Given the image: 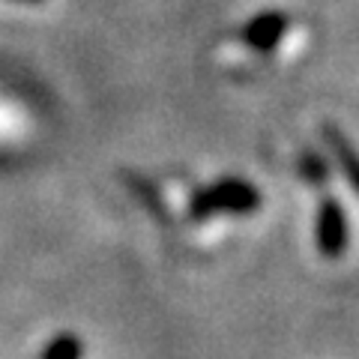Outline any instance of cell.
I'll use <instances>...</instances> for the list:
<instances>
[{
  "instance_id": "6",
  "label": "cell",
  "mask_w": 359,
  "mask_h": 359,
  "mask_svg": "<svg viewBox=\"0 0 359 359\" xmlns=\"http://www.w3.org/2000/svg\"><path fill=\"white\" fill-rule=\"evenodd\" d=\"M25 4H36V0H25Z\"/></svg>"
},
{
  "instance_id": "1",
  "label": "cell",
  "mask_w": 359,
  "mask_h": 359,
  "mask_svg": "<svg viewBox=\"0 0 359 359\" xmlns=\"http://www.w3.org/2000/svg\"><path fill=\"white\" fill-rule=\"evenodd\" d=\"M257 204V192L252 186L240 183V180H224L216 189H207L204 195L195 201V212H219V210H252Z\"/></svg>"
},
{
  "instance_id": "5",
  "label": "cell",
  "mask_w": 359,
  "mask_h": 359,
  "mask_svg": "<svg viewBox=\"0 0 359 359\" xmlns=\"http://www.w3.org/2000/svg\"><path fill=\"white\" fill-rule=\"evenodd\" d=\"M78 356H81V344H78V339H72V335L54 339L42 353V359H78Z\"/></svg>"
},
{
  "instance_id": "4",
  "label": "cell",
  "mask_w": 359,
  "mask_h": 359,
  "mask_svg": "<svg viewBox=\"0 0 359 359\" xmlns=\"http://www.w3.org/2000/svg\"><path fill=\"white\" fill-rule=\"evenodd\" d=\"M323 138H327V144H330V150L335 153V159H339V165H341V171H344V177L353 183V189L359 192V156H356V150L347 144V138L341 132H335L332 126H327L323 129Z\"/></svg>"
},
{
  "instance_id": "3",
  "label": "cell",
  "mask_w": 359,
  "mask_h": 359,
  "mask_svg": "<svg viewBox=\"0 0 359 359\" xmlns=\"http://www.w3.org/2000/svg\"><path fill=\"white\" fill-rule=\"evenodd\" d=\"M287 27V18L282 13H264V15H257L249 27H245L243 33V39L255 45L257 51H266V48H273V45L278 42V36L285 33Z\"/></svg>"
},
{
  "instance_id": "2",
  "label": "cell",
  "mask_w": 359,
  "mask_h": 359,
  "mask_svg": "<svg viewBox=\"0 0 359 359\" xmlns=\"http://www.w3.org/2000/svg\"><path fill=\"white\" fill-rule=\"evenodd\" d=\"M318 243L323 255H341L347 245V224H344V212L335 201H323L320 207V219H318Z\"/></svg>"
}]
</instances>
